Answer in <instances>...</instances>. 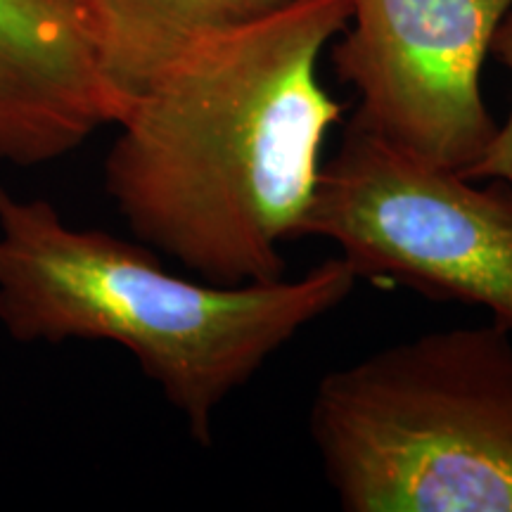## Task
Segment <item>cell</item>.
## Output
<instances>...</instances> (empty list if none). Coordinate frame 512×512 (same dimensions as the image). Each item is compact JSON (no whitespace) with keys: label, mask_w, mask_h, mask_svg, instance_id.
I'll return each instance as SVG.
<instances>
[{"label":"cell","mask_w":512,"mask_h":512,"mask_svg":"<svg viewBox=\"0 0 512 512\" xmlns=\"http://www.w3.org/2000/svg\"><path fill=\"white\" fill-rule=\"evenodd\" d=\"M491 53L512 74V8L505 12L501 24H498L494 41H491ZM463 176L472 178V181H491V178H498V181L512 183V110L508 121L496 128L494 138L486 145L482 157Z\"/></svg>","instance_id":"cell-8"},{"label":"cell","mask_w":512,"mask_h":512,"mask_svg":"<svg viewBox=\"0 0 512 512\" xmlns=\"http://www.w3.org/2000/svg\"><path fill=\"white\" fill-rule=\"evenodd\" d=\"M302 238L335 242L358 278L484 306L512 332V183L477 185L403 155L356 117L323 164Z\"/></svg>","instance_id":"cell-4"},{"label":"cell","mask_w":512,"mask_h":512,"mask_svg":"<svg viewBox=\"0 0 512 512\" xmlns=\"http://www.w3.org/2000/svg\"><path fill=\"white\" fill-rule=\"evenodd\" d=\"M91 29L100 69L121 102L150 86L192 46L242 27L292 0H76Z\"/></svg>","instance_id":"cell-7"},{"label":"cell","mask_w":512,"mask_h":512,"mask_svg":"<svg viewBox=\"0 0 512 512\" xmlns=\"http://www.w3.org/2000/svg\"><path fill=\"white\" fill-rule=\"evenodd\" d=\"M351 0H292L204 38L143 88L105 157L128 230L216 285L285 275L342 105L318 79Z\"/></svg>","instance_id":"cell-1"},{"label":"cell","mask_w":512,"mask_h":512,"mask_svg":"<svg viewBox=\"0 0 512 512\" xmlns=\"http://www.w3.org/2000/svg\"><path fill=\"white\" fill-rule=\"evenodd\" d=\"M309 434L344 512H512V332L434 330L330 370Z\"/></svg>","instance_id":"cell-3"},{"label":"cell","mask_w":512,"mask_h":512,"mask_svg":"<svg viewBox=\"0 0 512 512\" xmlns=\"http://www.w3.org/2000/svg\"><path fill=\"white\" fill-rule=\"evenodd\" d=\"M119 119L79 3L0 0V162H57Z\"/></svg>","instance_id":"cell-6"},{"label":"cell","mask_w":512,"mask_h":512,"mask_svg":"<svg viewBox=\"0 0 512 512\" xmlns=\"http://www.w3.org/2000/svg\"><path fill=\"white\" fill-rule=\"evenodd\" d=\"M512 0H351L332 64L358 95L354 117L403 155L460 176L498 124L482 67Z\"/></svg>","instance_id":"cell-5"},{"label":"cell","mask_w":512,"mask_h":512,"mask_svg":"<svg viewBox=\"0 0 512 512\" xmlns=\"http://www.w3.org/2000/svg\"><path fill=\"white\" fill-rule=\"evenodd\" d=\"M358 275L347 259L299 278L216 285L169 273L150 247L74 228L43 197L0 183V323L17 342L102 339L124 347L190 437L299 330L337 309Z\"/></svg>","instance_id":"cell-2"}]
</instances>
